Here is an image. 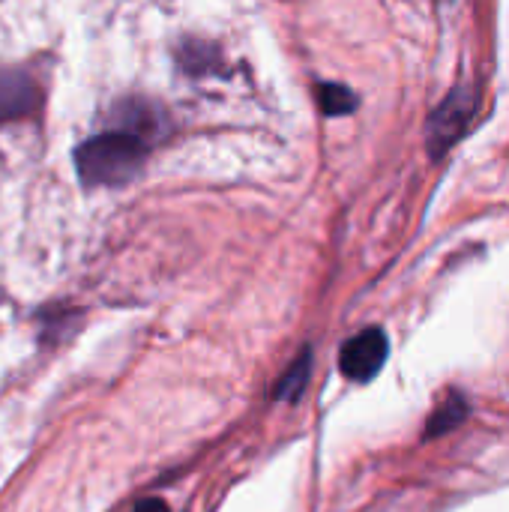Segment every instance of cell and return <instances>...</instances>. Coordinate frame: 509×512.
<instances>
[{"label": "cell", "instance_id": "6da1fadb", "mask_svg": "<svg viewBox=\"0 0 509 512\" xmlns=\"http://www.w3.org/2000/svg\"><path fill=\"white\" fill-rule=\"evenodd\" d=\"M147 159V141L114 129L84 141L75 150V168L84 186H123L138 177Z\"/></svg>", "mask_w": 509, "mask_h": 512}, {"label": "cell", "instance_id": "8992f818", "mask_svg": "<svg viewBox=\"0 0 509 512\" xmlns=\"http://www.w3.org/2000/svg\"><path fill=\"white\" fill-rule=\"evenodd\" d=\"M309 375H312V351H303L291 366H288V372L282 375V381L276 384V399H282V402H297L300 396H303V390H306V384H309Z\"/></svg>", "mask_w": 509, "mask_h": 512}, {"label": "cell", "instance_id": "277c9868", "mask_svg": "<svg viewBox=\"0 0 509 512\" xmlns=\"http://www.w3.org/2000/svg\"><path fill=\"white\" fill-rule=\"evenodd\" d=\"M39 108V87L24 69L0 66V123L21 120Z\"/></svg>", "mask_w": 509, "mask_h": 512}, {"label": "cell", "instance_id": "5b68a950", "mask_svg": "<svg viewBox=\"0 0 509 512\" xmlns=\"http://www.w3.org/2000/svg\"><path fill=\"white\" fill-rule=\"evenodd\" d=\"M465 417H468V402H465V396H459V393H450L438 408H435V414L429 417V426H426V441H432V438H438V435H447V432H453L456 426H462L465 423Z\"/></svg>", "mask_w": 509, "mask_h": 512}, {"label": "cell", "instance_id": "3957f363", "mask_svg": "<svg viewBox=\"0 0 509 512\" xmlns=\"http://www.w3.org/2000/svg\"><path fill=\"white\" fill-rule=\"evenodd\" d=\"M474 117V96L468 90H456L453 96H447L441 102V108L432 114L429 129H426V141H429V153L441 156L447 153L471 126Z\"/></svg>", "mask_w": 509, "mask_h": 512}, {"label": "cell", "instance_id": "7a4b0ae2", "mask_svg": "<svg viewBox=\"0 0 509 512\" xmlns=\"http://www.w3.org/2000/svg\"><path fill=\"white\" fill-rule=\"evenodd\" d=\"M387 354H390V342H387V333L381 327H369L357 336H351L339 354V369L345 378L357 381V384H366L372 381L384 363H387Z\"/></svg>", "mask_w": 509, "mask_h": 512}, {"label": "cell", "instance_id": "52a82bcc", "mask_svg": "<svg viewBox=\"0 0 509 512\" xmlns=\"http://www.w3.org/2000/svg\"><path fill=\"white\" fill-rule=\"evenodd\" d=\"M318 102H321V111L327 117H342V114L357 108V96L342 84H321L318 87Z\"/></svg>", "mask_w": 509, "mask_h": 512}, {"label": "cell", "instance_id": "ba28073f", "mask_svg": "<svg viewBox=\"0 0 509 512\" xmlns=\"http://www.w3.org/2000/svg\"><path fill=\"white\" fill-rule=\"evenodd\" d=\"M132 512H168V504L159 501V498H147V501H141Z\"/></svg>", "mask_w": 509, "mask_h": 512}]
</instances>
